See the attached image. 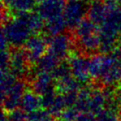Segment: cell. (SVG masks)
Listing matches in <instances>:
<instances>
[{"instance_id": "obj_1", "label": "cell", "mask_w": 121, "mask_h": 121, "mask_svg": "<svg viewBox=\"0 0 121 121\" xmlns=\"http://www.w3.org/2000/svg\"><path fill=\"white\" fill-rule=\"evenodd\" d=\"M44 25L45 21L37 12L20 13L3 23L1 33L11 46L20 47L32 35L38 34L44 29Z\"/></svg>"}, {"instance_id": "obj_2", "label": "cell", "mask_w": 121, "mask_h": 121, "mask_svg": "<svg viewBox=\"0 0 121 121\" xmlns=\"http://www.w3.org/2000/svg\"><path fill=\"white\" fill-rule=\"evenodd\" d=\"M89 4L81 0H67L65 4L63 17L67 27L74 29L87 14Z\"/></svg>"}, {"instance_id": "obj_3", "label": "cell", "mask_w": 121, "mask_h": 121, "mask_svg": "<svg viewBox=\"0 0 121 121\" xmlns=\"http://www.w3.org/2000/svg\"><path fill=\"white\" fill-rule=\"evenodd\" d=\"M72 46L73 42L71 36L66 32H62L51 37V38L48 39L47 52L56 56L59 60H62L70 56Z\"/></svg>"}, {"instance_id": "obj_4", "label": "cell", "mask_w": 121, "mask_h": 121, "mask_svg": "<svg viewBox=\"0 0 121 121\" xmlns=\"http://www.w3.org/2000/svg\"><path fill=\"white\" fill-rule=\"evenodd\" d=\"M23 48L30 63L36 64L48 50V39L39 33L32 35L25 42Z\"/></svg>"}, {"instance_id": "obj_5", "label": "cell", "mask_w": 121, "mask_h": 121, "mask_svg": "<svg viewBox=\"0 0 121 121\" xmlns=\"http://www.w3.org/2000/svg\"><path fill=\"white\" fill-rule=\"evenodd\" d=\"M68 63L71 70V74L81 83H87L91 78L90 73V59L82 54L71 53Z\"/></svg>"}, {"instance_id": "obj_6", "label": "cell", "mask_w": 121, "mask_h": 121, "mask_svg": "<svg viewBox=\"0 0 121 121\" xmlns=\"http://www.w3.org/2000/svg\"><path fill=\"white\" fill-rule=\"evenodd\" d=\"M114 62V56L111 52L93 55L90 58V73L91 78L100 80L108 72Z\"/></svg>"}, {"instance_id": "obj_7", "label": "cell", "mask_w": 121, "mask_h": 121, "mask_svg": "<svg viewBox=\"0 0 121 121\" xmlns=\"http://www.w3.org/2000/svg\"><path fill=\"white\" fill-rule=\"evenodd\" d=\"M29 63L30 61L24 48L14 47L13 50L10 51L9 68V71L17 78L27 76L29 72Z\"/></svg>"}, {"instance_id": "obj_8", "label": "cell", "mask_w": 121, "mask_h": 121, "mask_svg": "<svg viewBox=\"0 0 121 121\" xmlns=\"http://www.w3.org/2000/svg\"><path fill=\"white\" fill-rule=\"evenodd\" d=\"M25 91V82L22 81H17L13 87L3 97H1L4 110L9 111L20 107L21 99Z\"/></svg>"}, {"instance_id": "obj_9", "label": "cell", "mask_w": 121, "mask_h": 121, "mask_svg": "<svg viewBox=\"0 0 121 121\" xmlns=\"http://www.w3.org/2000/svg\"><path fill=\"white\" fill-rule=\"evenodd\" d=\"M64 0H43L37 7V13L44 21L63 15Z\"/></svg>"}, {"instance_id": "obj_10", "label": "cell", "mask_w": 121, "mask_h": 121, "mask_svg": "<svg viewBox=\"0 0 121 121\" xmlns=\"http://www.w3.org/2000/svg\"><path fill=\"white\" fill-rule=\"evenodd\" d=\"M114 56V62L108 72L99 81L104 86H113L121 82V45L119 44L111 52Z\"/></svg>"}, {"instance_id": "obj_11", "label": "cell", "mask_w": 121, "mask_h": 121, "mask_svg": "<svg viewBox=\"0 0 121 121\" xmlns=\"http://www.w3.org/2000/svg\"><path fill=\"white\" fill-rule=\"evenodd\" d=\"M54 81L55 79L51 72H36L32 81V90L39 95H42L46 92L54 89Z\"/></svg>"}, {"instance_id": "obj_12", "label": "cell", "mask_w": 121, "mask_h": 121, "mask_svg": "<svg viewBox=\"0 0 121 121\" xmlns=\"http://www.w3.org/2000/svg\"><path fill=\"white\" fill-rule=\"evenodd\" d=\"M107 7L104 4V0H91L88 5L87 17L91 21L100 25L104 20L108 14Z\"/></svg>"}, {"instance_id": "obj_13", "label": "cell", "mask_w": 121, "mask_h": 121, "mask_svg": "<svg viewBox=\"0 0 121 121\" xmlns=\"http://www.w3.org/2000/svg\"><path fill=\"white\" fill-rule=\"evenodd\" d=\"M36 3L37 0H2L3 8L14 15L32 11L35 8Z\"/></svg>"}, {"instance_id": "obj_14", "label": "cell", "mask_w": 121, "mask_h": 121, "mask_svg": "<svg viewBox=\"0 0 121 121\" xmlns=\"http://www.w3.org/2000/svg\"><path fill=\"white\" fill-rule=\"evenodd\" d=\"M42 107L41 95L34 92L33 91H27L24 92L21 99L20 108L27 114L35 111Z\"/></svg>"}, {"instance_id": "obj_15", "label": "cell", "mask_w": 121, "mask_h": 121, "mask_svg": "<svg viewBox=\"0 0 121 121\" xmlns=\"http://www.w3.org/2000/svg\"><path fill=\"white\" fill-rule=\"evenodd\" d=\"M81 84L72 75L56 81L55 88L58 93L66 94L70 92H78L81 88Z\"/></svg>"}, {"instance_id": "obj_16", "label": "cell", "mask_w": 121, "mask_h": 121, "mask_svg": "<svg viewBox=\"0 0 121 121\" xmlns=\"http://www.w3.org/2000/svg\"><path fill=\"white\" fill-rule=\"evenodd\" d=\"M77 45L81 51L88 52V53H93L96 51H99V45H100V38H99L98 32L81 37H77Z\"/></svg>"}, {"instance_id": "obj_17", "label": "cell", "mask_w": 121, "mask_h": 121, "mask_svg": "<svg viewBox=\"0 0 121 121\" xmlns=\"http://www.w3.org/2000/svg\"><path fill=\"white\" fill-rule=\"evenodd\" d=\"M106 107H107V100L103 92V90L100 91L99 89L94 88L89 100L88 111L97 115Z\"/></svg>"}, {"instance_id": "obj_18", "label": "cell", "mask_w": 121, "mask_h": 121, "mask_svg": "<svg viewBox=\"0 0 121 121\" xmlns=\"http://www.w3.org/2000/svg\"><path fill=\"white\" fill-rule=\"evenodd\" d=\"M66 27H67V25H66V20L63 15H61L55 18L46 21L45 25H44V30H45L47 36L53 37V36L64 32Z\"/></svg>"}, {"instance_id": "obj_19", "label": "cell", "mask_w": 121, "mask_h": 121, "mask_svg": "<svg viewBox=\"0 0 121 121\" xmlns=\"http://www.w3.org/2000/svg\"><path fill=\"white\" fill-rule=\"evenodd\" d=\"M60 60L56 56H55L52 54L46 53L42 57H41L36 63L35 69L36 72L39 71H44V72H51L58 66L60 63Z\"/></svg>"}, {"instance_id": "obj_20", "label": "cell", "mask_w": 121, "mask_h": 121, "mask_svg": "<svg viewBox=\"0 0 121 121\" xmlns=\"http://www.w3.org/2000/svg\"><path fill=\"white\" fill-rule=\"evenodd\" d=\"M94 88L91 86H81L77 92V99L75 104L80 111H88V104Z\"/></svg>"}, {"instance_id": "obj_21", "label": "cell", "mask_w": 121, "mask_h": 121, "mask_svg": "<svg viewBox=\"0 0 121 121\" xmlns=\"http://www.w3.org/2000/svg\"><path fill=\"white\" fill-rule=\"evenodd\" d=\"M98 32V25L95 23L90 18H84L81 22L78 23V25L74 28L75 36L77 37H81L83 36L92 34Z\"/></svg>"}, {"instance_id": "obj_22", "label": "cell", "mask_w": 121, "mask_h": 121, "mask_svg": "<svg viewBox=\"0 0 121 121\" xmlns=\"http://www.w3.org/2000/svg\"><path fill=\"white\" fill-rule=\"evenodd\" d=\"M17 81V76L9 70L1 71V97H3Z\"/></svg>"}, {"instance_id": "obj_23", "label": "cell", "mask_w": 121, "mask_h": 121, "mask_svg": "<svg viewBox=\"0 0 121 121\" xmlns=\"http://www.w3.org/2000/svg\"><path fill=\"white\" fill-rule=\"evenodd\" d=\"M119 107L107 106L96 115V121H120Z\"/></svg>"}, {"instance_id": "obj_24", "label": "cell", "mask_w": 121, "mask_h": 121, "mask_svg": "<svg viewBox=\"0 0 121 121\" xmlns=\"http://www.w3.org/2000/svg\"><path fill=\"white\" fill-rule=\"evenodd\" d=\"M66 107H68V105L66 104L64 95L57 92L55 100L53 101L52 105L49 107L48 110L54 117H60V114Z\"/></svg>"}, {"instance_id": "obj_25", "label": "cell", "mask_w": 121, "mask_h": 121, "mask_svg": "<svg viewBox=\"0 0 121 121\" xmlns=\"http://www.w3.org/2000/svg\"><path fill=\"white\" fill-rule=\"evenodd\" d=\"M54 116L47 109H38L27 114L26 121H53Z\"/></svg>"}, {"instance_id": "obj_26", "label": "cell", "mask_w": 121, "mask_h": 121, "mask_svg": "<svg viewBox=\"0 0 121 121\" xmlns=\"http://www.w3.org/2000/svg\"><path fill=\"white\" fill-rule=\"evenodd\" d=\"M52 75L53 76L55 81L65 77V76H70L71 74V70L68 62H61L59 63L58 66L52 71Z\"/></svg>"}, {"instance_id": "obj_27", "label": "cell", "mask_w": 121, "mask_h": 121, "mask_svg": "<svg viewBox=\"0 0 121 121\" xmlns=\"http://www.w3.org/2000/svg\"><path fill=\"white\" fill-rule=\"evenodd\" d=\"M6 115L9 121H26L27 119V113L22 110L21 108L20 109L17 108V109L7 111Z\"/></svg>"}, {"instance_id": "obj_28", "label": "cell", "mask_w": 121, "mask_h": 121, "mask_svg": "<svg viewBox=\"0 0 121 121\" xmlns=\"http://www.w3.org/2000/svg\"><path fill=\"white\" fill-rule=\"evenodd\" d=\"M79 112L80 110L76 106H69L62 111L59 118L62 121H74Z\"/></svg>"}, {"instance_id": "obj_29", "label": "cell", "mask_w": 121, "mask_h": 121, "mask_svg": "<svg viewBox=\"0 0 121 121\" xmlns=\"http://www.w3.org/2000/svg\"><path fill=\"white\" fill-rule=\"evenodd\" d=\"M57 95V91L56 88L51 90V91L46 92L42 95H41V99H42V107L44 109H48L49 107L52 105L53 101L55 100V98Z\"/></svg>"}, {"instance_id": "obj_30", "label": "cell", "mask_w": 121, "mask_h": 121, "mask_svg": "<svg viewBox=\"0 0 121 121\" xmlns=\"http://www.w3.org/2000/svg\"><path fill=\"white\" fill-rule=\"evenodd\" d=\"M74 121H96V115L90 111H80Z\"/></svg>"}, {"instance_id": "obj_31", "label": "cell", "mask_w": 121, "mask_h": 121, "mask_svg": "<svg viewBox=\"0 0 121 121\" xmlns=\"http://www.w3.org/2000/svg\"><path fill=\"white\" fill-rule=\"evenodd\" d=\"M108 10L118 9L121 7V0H104Z\"/></svg>"}, {"instance_id": "obj_32", "label": "cell", "mask_w": 121, "mask_h": 121, "mask_svg": "<svg viewBox=\"0 0 121 121\" xmlns=\"http://www.w3.org/2000/svg\"><path fill=\"white\" fill-rule=\"evenodd\" d=\"M1 121H9L7 119V115H6V112L4 111L2 113V117H1Z\"/></svg>"}, {"instance_id": "obj_33", "label": "cell", "mask_w": 121, "mask_h": 121, "mask_svg": "<svg viewBox=\"0 0 121 121\" xmlns=\"http://www.w3.org/2000/svg\"><path fill=\"white\" fill-rule=\"evenodd\" d=\"M119 43L121 45V33H120V35H119Z\"/></svg>"}, {"instance_id": "obj_34", "label": "cell", "mask_w": 121, "mask_h": 121, "mask_svg": "<svg viewBox=\"0 0 121 121\" xmlns=\"http://www.w3.org/2000/svg\"><path fill=\"white\" fill-rule=\"evenodd\" d=\"M81 1H84V2H87V1H91V0H81Z\"/></svg>"}, {"instance_id": "obj_35", "label": "cell", "mask_w": 121, "mask_h": 121, "mask_svg": "<svg viewBox=\"0 0 121 121\" xmlns=\"http://www.w3.org/2000/svg\"><path fill=\"white\" fill-rule=\"evenodd\" d=\"M42 1H43V0H37V2H39V3L42 2Z\"/></svg>"}, {"instance_id": "obj_36", "label": "cell", "mask_w": 121, "mask_h": 121, "mask_svg": "<svg viewBox=\"0 0 121 121\" xmlns=\"http://www.w3.org/2000/svg\"><path fill=\"white\" fill-rule=\"evenodd\" d=\"M120 107H121V102H120Z\"/></svg>"}, {"instance_id": "obj_37", "label": "cell", "mask_w": 121, "mask_h": 121, "mask_svg": "<svg viewBox=\"0 0 121 121\" xmlns=\"http://www.w3.org/2000/svg\"><path fill=\"white\" fill-rule=\"evenodd\" d=\"M60 121H62V120H60Z\"/></svg>"}, {"instance_id": "obj_38", "label": "cell", "mask_w": 121, "mask_h": 121, "mask_svg": "<svg viewBox=\"0 0 121 121\" xmlns=\"http://www.w3.org/2000/svg\"><path fill=\"white\" fill-rule=\"evenodd\" d=\"M64 1H66V0H64Z\"/></svg>"}, {"instance_id": "obj_39", "label": "cell", "mask_w": 121, "mask_h": 121, "mask_svg": "<svg viewBox=\"0 0 121 121\" xmlns=\"http://www.w3.org/2000/svg\"><path fill=\"white\" fill-rule=\"evenodd\" d=\"M120 121H121V120H120Z\"/></svg>"}]
</instances>
